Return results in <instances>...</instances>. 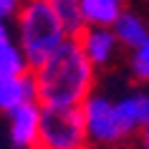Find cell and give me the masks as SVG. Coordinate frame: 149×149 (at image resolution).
<instances>
[{"mask_svg": "<svg viewBox=\"0 0 149 149\" xmlns=\"http://www.w3.org/2000/svg\"><path fill=\"white\" fill-rule=\"evenodd\" d=\"M31 73L40 106L79 109L96 86V66L86 58L79 38H66L61 48Z\"/></svg>", "mask_w": 149, "mask_h": 149, "instance_id": "obj_1", "label": "cell"}, {"mask_svg": "<svg viewBox=\"0 0 149 149\" xmlns=\"http://www.w3.org/2000/svg\"><path fill=\"white\" fill-rule=\"evenodd\" d=\"M15 40L25 53L31 71L61 48L66 38H71L48 0H23V8L15 15Z\"/></svg>", "mask_w": 149, "mask_h": 149, "instance_id": "obj_2", "label": "cell"}, {"mask_svg": "<svg viewBox=\"0 0 149 149\" xmlns=\"http://www.w3.org/2000/svg\"><path fill=\"white\" fill-rule=\"evenodd\" d=\"M36 149H91L81 106L79 109L40 106V129Z\"/></svg>", "mask_w": 149, "mask_h": 149, "instance_id": "obj_3", "label": "cell"}, {"mask_svg": "<svg viewBox=\"0 0 149 149\" xmlns=\"http://www.w3.org/2000/svg\"><path fill=\"white\" fill-rule=\"evenodd\" d=\"M81 114H84V124H86L88 144L96 149H119L124 147L126 136L119 126L116 109L114 101L101 94H91L86 101L81 104Z\"/></svg>", "mask_w": 149, "mask_h": 149, "instance_id": "obj_4", "label": "cell"}, {"mask_svg": "<svg viewBox=\"0 0 149 149\" xmlns=\"http://www.w3.org/2000/svg\"><path fill=\"white\" fill-rule=\"evenodd\" d=\"M5 126H8V139L13 149H36L40 129V104L25 101L18 109L8 111Z\"/></svg>", "mask_w": 149, "mask_h": 149, "instance_id": "obj_5", "label": "cell"}, {"mask_svg": "<svg viewBox=\"0 0 149 149\" xmlns=\"http://www.w3.org/2000/svg\"><path fill=\"white\" fill-rule=\"evenodd\" d=\"M76 38H79V43H81V48H84L86 58L94 63L96 68L106 66V63L111 61L114 51H116V46H119V40H116V36H114L111 28L84 25V31H81Z\"/></svg>", "mask_w": 149, "mask_h": 149, "instance_id": "obj_6", "label": "cell"}, {"mask_svg": "<svg viewBox=\"0 0 149 149\" xmlns=\"http://www.w3.org/2000/svg\"><path fill=\"white\" fill-rule=\"evenodd\" d=\"M25 101H38L33 73H0V114H8Z\"/></svg>", "mask_w": 149, "mask_h": 149, "instance_id": "obj_7", "label": "cell"}, {"mask_svg": "<svg viewBox=\"0 0 149 149\" xmlns=\"http://www.w3.org/2000/svg\"><path fill=\"white\" fill-rule=\"evenodd\" d=\"M124 10H126V0H81L84 25L111 28Z\"/></svg>", "mask_w": 149, "mask_h": 149, "instance_id": "obj_8", "label": "cell"}, {"mask_svg": "<svg viewBox=\"0 0 149 149\" xmlns=\"http://www.w3.org/2000/svg\"><path fill=\"white\" fill-rule=\"evenodd\" d=\"M111 31H114L116 40L129 51H136L139 46H144L149 40V25L139 15H134L132 10H124L119 15V20L111 25Z\"/></svg>", "mask_w": 149, "mask_h": 149, "instance_id": "obj_9", "label": "cell"}, {"mask_svg": "<svg viewBox=\"0 0 149 149\" xmlns=\"http://www.w3.org/2000/svg\"><path fill=\"white\" fill-rule=\"evenodd\" d=\"M48 5L53 8L58 20L63 23L66 33L71 38H76L84 31V15H81V0H48Z\"/></svg>", "mask_w": 149, "mask_h": 149, "instance_id": "obj_10", "label": "cell"}, {"mask_svg": "<svg viewBox=\"0 0 149 149\" xmlns=\"http://www.w3.org/2000/svg\"><path fill=\"white\" fill-rule=\"evenodd\" d=\"M0 73H15V76L31 73V63H28L15 38L0 46Z\"/></svg>", "mask_w": 149, "mask_h": 149, "instance_id": "obj_11", "label": "cell"}, {"mask_svg": "<svg viewBox=\"0 0 149 149\" xmlns=\"http://www.w3.org/2000/svg\"><path fill=\"white\" fill-rule=\"evenodd\" d=\"M132 73H134V79L141 81V84L149 81V40L134 51V56H132Z\"/></svg>", "mask_w": 149, "mask_h": 149, "instance_id": "obj_12", "label": "cell"}, {"mask_svg": "<svg viewBox=\"0 0 149 149\" xmlns=\"http://www.w3.org/2000/svg\"><path fill=\"white\" fill-rule=\"evenodd\" d=\"M134 104H136V116H139V129L149 124V94L139 91L134 94Z\"/></svg>", "mask_w": 149, "mask_h": 149, "instance_id": "obj_13", "label": "cell"}, {"mask_svg": "<svg viewBox=\"0 0 149 149\" xmlns=\"http://www.w3.org/2000/svg\"><path fill=\"white\" fill-rule=\"evenodd\" d=\"M119 149H149V124L141 126L139 132L134 134V136L126 141L124 147H119Z\"/></svg>", "mask_w": 149, "mask_h": 149, "instance_id": "obj_14", "label": "cell"}, {"mask_svg": "<svg viewBox=\"0 0 149 149\" xmlns=\"http://www.w3.org/2000/svg\"><path fill=\"white\" fill-rule=\"evenodd\" d=\"M23 8V0H0V20H15L18 10Z\"/></svg>", "mask_w": 149, "mask_h": 149, "instance_id": "obj_15", "label": "cell"}]
</instances>
